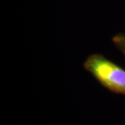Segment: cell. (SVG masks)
<instances>
[{
  "instance_id": "obj_1",
  "label": "cell",
  "mask_w": 125,
  "mask_h": 125,
  "mask_svg": "<svg viewBox=\"0 0 125 125\" xmlns=\"http://www.w3.org/2000/svg\"><path fill=\"white\" fill-rule=\"evenodd\" d=\"M83 67L104 88L125 96V69L99 53L89 55Z\"/></svg>"
},
{
  "instance_id": "obj_2",
  "label": "cell",
  "mask_w": 125,
  "mask_h": 125,
  "mask_svg": "<svg viewBox=\"0 0 125 125\" xmlns=\"http://www.w3.org/2000/svg\"><path fill=\"white\" fill-rule=\"evenodd\" d=\"M114 45L125 57V33H118L112 37Z\"/></svg>"
}]
</instances>
